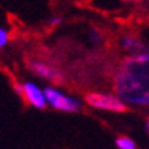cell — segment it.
I'll use <instances>...</instances> for the list:
<instances>
[{
	"mask_svg": "<svg viewBox=\"0 0 149 149\" xmlns=\"http://www.w3.org/2000/svg\"><path fill=\"white\" fill-rule=\"evenodd\" d=\"M128 2H137V0H128Z\"/></svg>",
	"mask_w": 149,
	"mask_h": 149,
	"instance_id": "cell-10",
	"label": "cell"
},
{
	"mask_svg": "<svg viewBox=\"0 0 149 149\" xmlns=\"http://www.w3.org/2000/svg\"><path fill=\"white\" fill-rule=\"evenodd\" d=\"M91 37H93V41H99V33L91 32Z\"/></svg>",
	"mask_w": 149,
	"mask_h": 149,
	"instance_id": "cell-9",
	"label": "cell"
},
{
	"mask_svg": "<svg viewBox=\"0 0 149 149\" xmlns=\"http://www.w3.org/2000/svg\"><path fill=\"white\" fill-rule=\"evenodd\" d=\"M29 67H31V70L33 73L38 74V76L46 78V79L52 81V82H61V81H63V76H61V73L56 69H53V67L47 65L44 63H40V61H32V63H29Z\"/></svg>",
	"mask_w": 149,
	"mask_h": 149,
	"instance_id": "cell-4",
	"label": "cell"
},
{
	"mask_svg": "<svg viewBox=\"0 0 149 149\" xmlns=\"http://www.w3.org/2000/svg\"><path fill=\"white\" fill-rule=\"evenodd\" d=\"M88 105L99 108V110H107V111H114V113H123L126 111V105L120 97L114 94H107V93H90L87 96Z\"/></svg>",
	"mask_w": 149,
	"mask_h": 149,
	"instance_id": "cell-2",
	"label": "cell"
},
{
	"mask_svg": "<svg viewBox=\"0 0 149 149\" xmlns=\"http://www.w3.org/2000/svg\"><path fill=\"white\" fill-rule=\"evenodd\" d=\"M116 146L119 149H137L135 146V141L131 140L130 137H119L116 140Z\"/></svg>",
	"mask_w": 149,
	"mask_h": 149,
	"instance_id": "cell-6",
	"label": "cell"
},
{
	"mask_svg": "<svg viewBox=\"0 0 149 149\" xmlns=\"http://www.w3.org/2000/svg\"><path fill=\"white\" fill-rule=\"evenodd\" d=\"M61 22H63V18L55 17V18H52V20H50V26H52V28H55V26H58Z\"/></svg>",
	"mask_w": 149,
	"mask_h": 149,
	"instance_id": "cell-8",
	"label": "cell"
},
{
	"mask_svg": "<svg viewBox=\"0 0 149 149\" xmlns=\"http://www.w3.org/2000/svg\"><path fill=\"white\" fill-rule=\"evenodd\" d=\"M122 46H123L125 50H130V52H132V50L139 52L141 49L140 41H139L137 38H132V37H126V38L122 40Z\"/></svg>",
	"mask_w": 149,
	"mask_h": 149,
	"instance_id": "cell-5",
	"label": "cell"
},
{
	"mask_svg": "<svg viewBox=\"0 0 149 149\" xmlns=\"http://www.w3.org/2000/svg\"><path fill=\"white\" fill-rule=\"evenodd\" d=\"M23 91H22V97L26 99V102L31 104L33 108L38 110H44L46 108V97H44V91L41 88H38L35 84L32 82H24L22 84Z\"/></svg>",
	"mask_w": 149,
	"mask_h": 149,
	"instance_id": "cell-3",
	"label": "cell"
},
{
	"mask_svg": "<svg viewBox=\"0 0 149 149\" xmlns=\"http://www.w3.org/2000/svg\"><path fill=\"white\" fill-rule=\"evenodd\" d=\"M43 91H44L46 104H49L52 108H55V110L67 111V113H76L81 107L76 99H73L70 96H67V94L55 90L53 87H47Z\"/></svg>",
	"mask_w": 149,
	"mask_h": 149,
	"instance_id": "cell-1",
	"label": "cell"
},
{
	"mask_svg": "<svg viewBox=\"0 0 149 149\" xmlns=\"http://www.w3.org/2000/svg\"><path fill=\"white\" fill-rule=\"evenodd\" d=\"M8 41H9V32L3 28H0V49L8 44Z\"/></svg>",
	"mask_w": 149,
	"mask_h": 149,
	"instance_id": "cell-7",
	"label": "cell"
}]
</instances>
